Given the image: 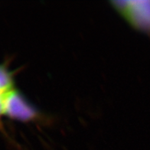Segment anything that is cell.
I'll return each instance as SVG.
<instances>
[{
  "instance_id": "obj_1",
  "label": "cell",
  "mask_w": 150,
  "mask_h": 150,
  "mask_svg": "<svg viewBox=\"0 0 150 150\" xmlns=\"http://www.w3.org/2000/svg\"><path fill=\"white\" fill-rule=\"evenodd\" d=\"M111 4L132 28L150 37V0L113 1Z\"/></svg>"
},
{
  "instance_id": "obj_2",
  "label": "cell",
  "mask_w": 150,
  "mask_h": 150,
  "mask_svg": "<svg viewBox=\"0 0 150 150\" xmlns=\"http://www.w3.org/2000/svg\"><path fill=\"white\" fill-rule=\"evenodd\" d=\"M3 113L24 122L40 120L42 114L21 92L12 88L2 94Z\"/></svg>"
},
{
  "instance_id": "obj_3",
  "label": "cell",
  "mask_w": 150,
  "mask_h": 150,
  "mask_svg": "<svg viewBox=\"0 0 150 150\" xmlns=\"http://www.w3.org/2000/svg\"><path fill=\"white\" fill-rule=\"evenodd\" d=\"M13 88V79L6 67L0 66V94Z\"/></svg>"
},
{
  "instance_id": "obj_4",
  "label": "cell",
  "mask_w": 150,
  "mask_h": 150,
  "mask_svg": "<svg viewBox=\"0 0 150 150\" xmlns=\"http://www.w3.org/2000/svg\"><path fill=\"white\" fill-rule=\"evenodd\" d=\"M3 113V103H2V94H0V117H2Z\"/></svg>"
}]
</instances>
